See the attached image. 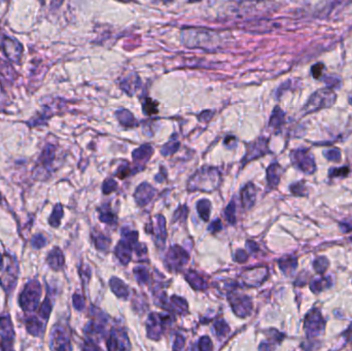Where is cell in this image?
<instances>
[{"label": "cell", "instance_id": "1", "mask_svg": "<svg viewBox=\"0 0 352 351\" xmlns=\"http://www.w3.org/2000/svg\"><path fill=\"white\" fill-rule=\"evenodd\" d=\"M182 41L189 48L213 49L219 43L218 34L203 28H186L182 31Z\"/></svg>", "mask_w": 352, "mask_h": 351}, {"label": "cell", "instance_id": "2", "mask_svg": "<svg viewBox=\"0 0 352 351\" xmlns=\"http://www.w3.org/2000/svg\"><path fill=\"white\" fill-rule=\"evenodd\" d=\"M337 99V95L331 88H323L316 91L309 98L307 104L304 107L306 113L314 112L319 109L328 108L334 105Z\"/></svg>", "mask_w": 352, "mask_h": 351}, {"label": "cell", "instance_id": "3", "mask_svg": "<svg viewBox=\"0 0 352 351\" xmlns=\"http://www.w3.org/2000/svg\"><path fill=\"white\" fill-rule=\"evenodd\" d=\"M42 296V287L37 281L29 282L20 296V305L26 311L34 310Z\"/></svg>", "mask_w": 352, "mask_h": 351}, {"label": "cell", "instance_id": "4", "mask_svg": "<svg viewBox=\"0 0 352 351\" xmlns=\"http://www.w3.org/2000/svg\"><path fill=\"white\" fill-rule=\"evenodd\" d=\"M291 160L297 168L305 172L306 174H311L315 171V163L313 155L307 149H296L291 152Z\"/></svg>", "mask_w": 352, "mask_h": 351}, {"label": "cell", "instance_id": "5", "mask_svg": "<svg viewBox=\"0 0 352 351\" xmlns=\"http://www.w3.org/2000/svg\"><path fill=\"white\" fill-rule=\"evenodd\" d=\"M325 322L318 310H312L306 315L305 329L308 337H316L323 333Z\"/></svg>", "mask_w": 352, "mask_h": 351}, {"label": "cell", "instance_id": "6", "mask_svg": "<svg viewBox=\"0 0 352 351\" xmlns=\"http://www.w3.org/2000/svg\"><path fill=\"white\" fill-rule=\"evenodd\" d=\"M229 301L232 305L233 310L238 316L245 317L251 311V301L244 295H237L236 292H232L229 296Z\"/></svg>", "mask_w": 352, "mask_h": 351}, {"label": "cell", "instance_id": "7", "mask_svg": "<svg viewBox=\"0 0 352 351\" xmlns=\"http://www.w3.org/2000/svg\"><path fill=\"white\" fill-rule=\"evenodd\" d=\"M166 261L168 263V268L180 269L189 261V255L179 245L172 246L168 252Z\"/></svg>", "mask_w": 352, "mask_h": 351}, {"label": "cell", "instance_id": "8", "mask_svg": "<svg viewBox=\"0 0 352 351\" xmlns=\"http://www.w3.org/2000/svg\"><path fill=\"white\" fill-rule=\"evenodd\" d=\"M167 316L162 317L161 315H158L155 313H152L149 315L148 320H147V334L148 337L153 339V340H159L163 328L165 326V322L167 321Z\"/></svg>", "mask_w": 352, "mask_h": 351}, {"label": "cell", "instance_id": "9", "mask_svg": "<svg viewBox=\"0 0 352 351\" xmlns=\"http://www.w3.org/2000/svg\"><path fill=\"white\" fill-rule=\"evenodd\" d=\"M0 47L4 49L7 57L10 60L14 62H19L20 59H21V56L23 53V47L18 42L12 40V38L5 37Z\"/></svg>", "mask_w": 352, "mask_h": 351}, {"label": "cell", "instance_id": "10", "mask_svg": "<svg viewBox=\"0 0 352 351\" xmlns=\"http://www.w3.org/2000/svg\"><path fill=\"white\" fill-rule=\"evenodd\" d=\"M134 244L135 243L129 241L126 238H123V240L117 244L115 248V255L122 264L127 265L130 262L132 258V248Z\"/></svg>", "mask_w": 352, "mask_h": 351}, {"label": "cell", "instance_id": "11", "mask_svg": "<svg viewBox=\"0 0 352 351\" xmlns=\"http://www.w3.org/2000/svg\"><path fill=\"white\" fill-rule=\"evenodd\" d=\"M155 194V191L152 187H150L148 184H143L141 185L138 189L136 190L135 193V199L137 204L139 206L146 205L150 202V200L153 198Z\"/></svg>", "mask_w": 352, "mask_h": 351}, {"label": "cell", "instance_id": "12", "mask_svg": "<svg viewBox=\"0 0 352 351\" xmlns=\"http://www.w3.org/2000/svg\"><path fill=\"white\" fill-rule=\"evenodd\" d=\"M53 348L55 349H66L68 348L69 340L65 330L61 327H55L53 331Z\"/></svg>", "mask_w": 352, "mask_h": 351}, {"label": "cell", "instance_id": "13", "mask_svg": "<svg viewBox=\"0 0 352 351\" xmlns=\"http://www.w3.org/2000/svg\"><path fill=\"white\" fill-rule=\"evenodd\" d=\"M152 151H153V149H152V147L150 145H148V144L142 145L139 148H137V149L134 150L133 159H134V161L137 164L146 163L149 160V158L151 157Z\"/></svg>", "mask_w": 352, "mask_h": 351}, {"label": "cell", "instance_id": "14", "mask_svg": "<svg viewBox=\"0 0 352 351\" xmlns=\"http://www.w3.org/2000/svg\"><path fill=\"white\" fill-rule=\"evenodd\" d=\"M241 201L244 208H250L256 201V188L253 185H247L241 193Z\"/></svg>", "mask_w": 352, "mask_h": 351}, {"label": "cell", "instance_id": "15", "mask_svg": "<svg viewBox=\"0 0 352 351\" xmlns=\"http://www.w3.org/2000/svg\"><path fill=\"white\" fill-rule=\"evenodd\" d=\"M139 87H140V80L136 74L129 75L125 80L121 82L122 90H124L129 95H132Z\"/></svg>", "mask_w": 352, "mask_h": 351}, {"label": "cell", "instance_id": "16", "mask_svg": "<svg viewBox=\"0 0 352 351\" xmlns=\"http://www.w3.org/2000/svg\"><path fill=\"white\" fill-rule=\"evenodd\" d=\"M48 263L54 270H60L64 265V257L59 248H54L48 257Z\"/></svg>", "mask_w": 352, "mask_h": 351}, {"label": "cell", "instance_id": "17", "mask_svg": "<svg viewBox=\"0 0 352 351\" xmlns=\"http://www.w3.org/2000/svg\"><path fill=\"white\" fill-rule=\"evenodd\" d=\"M0 335H2L4 341H7L10 344H12L14 339V330L9 317L0 318Z\"/></svg>", "mask_w": 352, "mask_h": 351}, {"label": "cell", "instance_id": "18", "mask_svg": "<svg viewBox=\"0 0 352 351\" xmlns=\"http://www.w3.org/2000/svg\"><path fill=\"white\" fill-rule=\"evenodd\" d=\"M280 174H281V168L278 164H272L268 168L267 178H268L269 187L274 188L278 185L279 180H280Z\"/></svg>", "mask_w": 352, "mask_h": 351}, {"label": "cell", "instance_id": "19", "mask_svg": "<svg viewBox=\"0 0 352 351\" xmlns=\"http://www.w3.org/2000/svg\"><path fill=\"white\" fill-rule=\"evenodd\" d=\"M186 278L188 282L195 288V289H205L207 287V284L205 280L199 275L197 272L195 271H189L186 274Z\"/></svg>", "mask_w": 352, "mask_h": 351}, {"label": "cell", "instance_id": "20", "mask_svg": "<svg viewBox=\"0 0 352 351\" xmlns=\"http://www.w3.org/2000/svg\"><path fill=\"white\" fill-rule=\"evenodd\" d=\"M116 118L119 120L120 124L124 127H134L137 125V122L135 120V118L133 116V114L127 110V109H121L119 111H116Z\"/></svg>", "mask_w": 352, "mask_h": 351}, {"label": "cell", "instance_id": "21", "mask_svg": "<svg viewBox=\"0 0 352 351\" xmlns=\"http://www.w3.org/2000/svg\"><path fill=\"white\" fill-rule=\"evenodd\" d=\"M110 287L112 289V291L116 296H119L120 298H127L129 295V289L126 286V284L117 278H111L110 281Z\"/></svg>", "mask_w": 352, "mask_h": 351}, {"label": "cell", "instance_id": "22", "mask_svg": "<svg viewBox=\"0 0 352 351\" xmlns=\"http://www.w3.org/2000/svg\"><path fill=\"white\" fill-rule=\"evenodd\" d=\"M267 148V140L265 139H260L256 143H253L250 145L249 151H248V160L257 158L261 154H264L266 152Z\"/></svg>", "mask_w": 352, "mask_h": 351}, {"label": "cell", "instance_id": "23", "mask_svg": "<svg viewBox=\"0 0 352 351\" xmlns=\"http://www.w3.org/2000/svg\"><path fill=\"white\" fill-rule=\"evenodd\" d=\"M283 121H284V112L279 107H275V109L273 110V113L270 119V127L278 129L283 124Z\"/></svg>", "mask_w": 352, "mask_h": 351}, {"label": "cell", "instance_id": "24", "mask_svg": "<svg viewBox=\"0 0 352 351\" xmlns=\"http://www.w3.org/2000/svg\"><path fill=\"white\" fill-rule=\"evenodd\" d=\"M27 329L29 333H31L34 336L39 335V333H42L44 329V324L41 322V320H38L36 317H32L30 320L27 321Z\"/></svg>", "mask_w": 352, "mask_h": 351}, {"label": "cell", "instance_id": "25", "mask_svg": "<svg viewBox=\"0 0 352 351\" xmlns=\"http://www.w3.org/2000/svg\"><path fill=\"white\" fill-rule=\"evenodd\" d=\"M171 305H172L174 311H176L180 314H185L186 312L188 311V305H187L186 301L180 297L173 296L171 298Z\"/></svg>", "mask_w": 352, "mask_h": 351}, {"label": "cell", "instance_id": "26", "mask_svg": "<svg viewBox=\"0 0 352 351\" xmlns=\"http://www.w3.org/2000/svg\"><path fill=\"white\" fill-rule=\"evenodd\" d=\"M331 284L330 279L329 278H317V279H313V281L311 282V289L312 291L314 292H319L321 290H323L325 287L329 286Z\"/></svg>", "mask_w": 352, "mask_h": 351}, {"label": "cell", "instance_id": "27", "mask_svg": "<svg viewBox=\"0 0 352 351\" xmlns=\"http://www.w3.org/2000/svg\"><path fill=\"white\" fill-rule=\"evenodd\" d=\"M197 209L199 211L200 217L203 221H208L210 217V202L208 200H201L197 204Z\"/></svg>", "mask_w": 352, "mask_h": 351}, {"label": "cell", "instance_id": "28", "mask_svg": "<svg viewBox=\"0 0 352 351\" xmlns=\"http://www.w3.org/2000/svg\"><path fill=\"white\" fill-rule=\"evenodd\" d=\"M297 263H298L297 259L288 258L285 260H281L279 262V266H280L281 270L286 273V272H291V271L295 270L297 268Z\"/></svg>", "mask_w": 352, "mask_h": 351}, {"label": "cell", "instance_id": "29", "mask_svg": "<svg viewBox=\"0 0 352 351\" xmlns=\"http://www.w3.org/2000/svg\"><path fill=\"white\" fill-rule=\"evenodd\" d=\"M142 107H143L144 113H146L148 115H151V114H154V113L158 112V103L153 101L152 99H149V98H146L144 100V102L142 103Z\"/></svg>", "mask_w": 352, "mask_h": 351}, {"label": "cell", "instance_id": "30", "mask_svg": "<svg viewBox=\"0 0 352 351\" xmlns=\"http://www.w3.org/2000/svg\"><path fill=\"white\" fill-rule=\"evenodd\" d=\"M213 328H214L215 334H217V336H219V337L226 336L230 330L228 324L224 320H218L217 322L214 323Z\"/></svg>", "mask_w": 352, "mask_h": 351}, {"label": "cell", "instance_id": "31", "mask_svg": "<svg viewBox=\"0 0 352 351\" xmlns=\"http://www.w3.org/2000/svg\"><path fill=\"white\" fill-rule=\"evenodd\" d=\"M180 147V142L172 138L167 144H165L163 147H162V153L164 155H168V154H172L173 152H175L176 150L179 149Z\"/></svg>", "mask_w": 352, "mask_h": 351}, {"label": "cell", "instance_id": "32", "mask_svg": "<svg viewBox=\"0 0 352 351\" xmlns=\"http://www.w3.org/2000/svg\"><path fill=\"white\" fill-rule=\"evenodd\" d=\"M63 216V211H62V207L61 205H57L54 209V212L52 214V217L50 219V224L54 227H57L59 226V224H60V220Z\"/></svg>", "mask_w": 352, "mask_h": 351}, {"label": "cell", "instance_id": "33", "mask_svg": "<svg viewBox=\"0 0 352 351\" xmlns=\"http://www.w3.org/2000/svg\"><path fill=\"white\" fill-rule=\"evenodd\" d=\"M313 267H314V269L317 273H319V274H322V273H324L328 267V261L326 260V258L320 257L314 261V263H313Z\"/></svg>", "mask_w": 352, "mask_h": 351}, {"label": "cell", "instance_id": "34", "mask_svg": "<svg viewBox=\"0 0 352 351\" xmlns=\"http://www.w3.org/2000/svg\"><path fill=\"white\" fill-rule=\"evenodd\" d=\"M134 274L136 275L137 280H138V282H140V283H145V282H147V280H148V278H149L148 271H147L145 268H143V267L135 268Z\"/></svg>", "mask_w": 352, "mask_h": 351}, {"label": "cell", "instance_id": "35", "mask_svg": "<svg viewBox=\"0 0 352 351\" xmlns=\"http://www.w3.org/2000/svg\"><path fill=\"white\" fill-rule=\"evenodd\" d=\"M324 157L328 161L339 162L341 160V152L337 148H331V149H328V150L324 151Z\"/></svg>", "mask_w": 352, "mask_h": 351}, {"label": "cell", "instance_id": "36", "mask_svg": "<svg viewBox=\"0 0 352 351\" xmlns=\"http://www.w3.org/2000/svg\"><path fill=\"white\" fill-rule=\"evenodd\" d=\"M96 247L100 250H106L110 244V240L104 235H99L95 238Z\"/></svg>", "mask_w": 352, "mask_h": 351}, {"label": "cell", "instance_id": "37", "mask_svg": "<svg viewBox=\"0 0 352 351\" xmlns=\"http://www.w3.org/2000/svg\"><path fill=\"white\" fill-rule=\"evenodd\" d=\"M235 207H236L235 202H231L225 211V217L230 224L235 223V211H236L235 210Z\"/></svg>", "mask_w": 352, "mask_h": 351}, {"label": "cell", "instance_id": "38", "mask_svg": "<svg viewBox=\"0 0 352 351\" xmlns=\"http://www.w3.org/2000/svg\"><path fill=\"white\" fill-rule=\"evenodd\" d=\"M100 221L105 224H113L115 222V218L109 209H103L100 211Z\"/></svg>", "mask_w": 352, "mask_h": 351}, {"label": "cell", "instance_id": "39", "mask_svg": "<svg viewBox=\"0 0 352 351\" xmlns=\"http://www.w3.org/2000/svg\"><path fill=\"white\" fill-rule=\"evenodd\" d=\"M51 309H52V305H51V301L49 299H47L42 307H41V311H39V315H41L44 319H48L49 315H50V312H51Z\"/></svg>", "mask_w": 352, "mask_h": 351}, {"label": "cell", "instance_id": "40", "mask_svg": "<svg viewBox=\"0 0 352 351\" xmlns=\"http://www.w3.org/2000/svg\"><path fill=\"white\" fill-rule=\"evenodd\" d=\"M324 70V65L322 63H316L312 66L311 68V72H312V75L314 79L316 80H319L320 77L322 76V72Z\"/></svg>", "mask_w": 352, "mask_h": 351}, {"label": "cell", "instance_id": "41", "mask_svg": "<svg viewBox=\"0 0 352 351\" xmlns=\"http://www.w3.org/2000/svg\"><path fill=\"white\" fill-rule=\"evenodd\" d=\"M349 173V168L348 167H342V168H337V169H331L330 171V177L331 178H334V177H346V175Z\"/></svg>", "mask_w": 352, "mask_h": 351}, {"label": "cell", "instance_id": "42", "mask_svg": "<svg viewBox=\"0 0 352 351\" xmlns=\"http://www.w3.org/2000/svg\"><path fill=\"white\" fill-rule=\"evenodd\" d=\"M116 187H117V185H116V183L113 180H111V179L107 180V181L104 182V185H103V193L104 194H109V193L115 191Z\"/></svg>", "mask_w": 352, "mask_h": 351}, {"label": "cell", "instance_id": "43", "mask_svg": "<svg viewBox=\"0 0 352 351\" xmlns=\"http://www.w3.org/2000/svg\"><path fill=\"white\" fill-rule=\"evenodd\" d=\"M213 348L212 343L210 341V339L208 337H203L201 338L200 342H199V349L201 350H211Z\"/></svg>", "mask_w": 352, "mask_h": 351}, {"label": "cell", "instance_id": "44", "mask_svg": "<svg viewBox=\"0 0 352 351\" xmlns=\"http://www.w3.org/2000/svg\"><path fill=\"white\" fill-rule=\"evenodd\" d=\"M32 244L35 248H41L46 245V239L42 235H36L32 239Z\"/></svg>", "mask_w": 352, "mask_h": 351}, {"label": "cell", "instance_id": "45", "mask_svg": "<svg viewBox=\"0 0 352 351\" xmlns=\"http://www.w3.org/2000/svg\"><path fill=\"white\" fill-rule=\"evenodd\" d=\"M73 304L74 307L78 310H83L85 307V300L81 295H74L73 296Z\"/></svg>", "mask_w": 352, "mask_h": 351}, {"label": "cell", "instance_id": "46", "mask_svg": "<svg viewBox=\"0 0 352 351\" xmlns=\"http://www.w3.org/2000/svg\"><path fill=\"white\" fill-rule=\"evenodd\" d=\"M235 258H236V261H237L238 263H244V262L247 261L248 255H247V253H246L245 251H243V250H238V251L236 252V255H235Z\"/></svg>", "mask_w": 352, "mask_h": 351}, {"label": "cell", "instance_id": "47", "mask_svg": "<svg viewBox=\"0 0 352 351\" xmlns=\"http://www.w3.org/2000/svg\"><path fill=\"white\" fill-rule=\"evenodd\" d=\"M209 230L211 232H218L220 230H222V223L221 221L218 219V220H215L209 227Z\"/></svg>", "mask_w": 352, "mask_h": 351}, {"label": "cell", "instance_id": "48", "mask_svg": "<svg viewBox=\"0 0 352 351\" xmlns=\"http://www.w3.org/2000/svg\"><path fill=\"white\" fill-rule=\"evenodd\" d=\"M184 345H185V339L181 336H179L178 338H176L175 340V343H174V346L173 348L174 349H183L184 348Z\"/></svg>", "mask_w": 352, "mask_h": 351}, {"label": "cell", "instance_id": "49", "mask_svg": "<svg viewBox=\"0 0 352 351\" xmlns=\"http://www.w3.org/2000/svg\"><path fill=\"white\" fill-rule=\"evenodd\" d=\"M64 0H52V4H51V8L52 10H57L60 8L62 6Z\"/></svg>", "mask_w": 352, "mask_h": 351}, {"label": "cell", "instance_id": "50", "mask_svg": "<svg viewBox=\"0 0 352 351\" xmlns=\"http://www.w3.org/2000/svg\"><path fill=\"white\" fill-rule=\"evenodd\" d=\"M3 264H4V262H3V258H2V256H0V269H2Z\"/></svg>", "mask_w": 352, "mask_h": 351}, {"label": "cell", "instance_id": "51", "mask_svg": "<svg viewBox=\"0 0 352 351\" xmlns=\"http://www.w3.org/2000/svg\"><path fill=\"white\" fill-rule=\"evenodd\" d=\"M191 3H198V2H201V0H190Z\"/></svg>", "mask_w": 352, "mask_h": 351}, {"label": "cell", "instance_id": "52", "mask_svg": "<svg viewBox=\"0 0 352 351\" xmlns=\"http://www.w3.org/2000/svg\"><path fill=\"white\" fill-rule=\"evenodd\" d=\"M41 2H42V4H43V5L45 4V0H41Z\"/></svg>", "mask_w": 352, "mask_h": 351}, {"label": "cell", "instance_id": "53", "mask_svg": "<svg viewBox=\"0 0 352 351\" xmlns=\"http://www.w3.org/2000/svg\"><path fill=\"white\" fill-rule=\"evenodd\" d=\"M351 102H352V98H351Z\"/></svg>", "mask_w": 352, "mask_h": 351}]
</instances>
